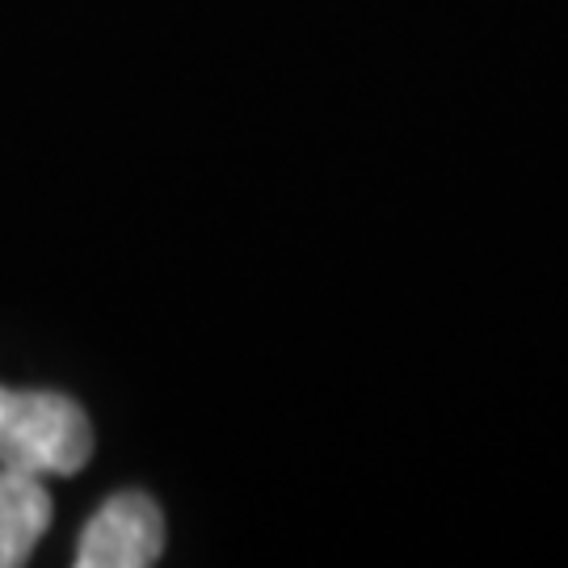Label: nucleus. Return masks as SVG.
I'll use <instances>...</instances> for the list:
<instances>
[{"mask_svg":"<svg viewBox=\"0 0 568 568\" xmlns=\"http://www.w3.org/2000/svg\"><path fill=\"white\" fill-rule=\"evenodd\" d=\"M93 455V426L60 392L0 387V467L26 476H77Z\"/></svg>","mask_w":568,"mask_h":568,"instance_id":"f257e3e1","label":"nucleus"},{"mask_svg":"<svg viewBox=\"0 0 568 568\" xmlns=\"http://www.w3.org/2000/svg\"><path fill=\"white\" fill-rule=\"evenodd\" d=\"M164 551L161 506L148 493H114L81 530V568H148Z\"/></svg>","mask_w":568,"mask_h":568,"instance_id":"f03ea898","label":"nucleus"},{"mask_svg":"<svg viewBox=\"0 0 568 568\" xmlns=\"http://www.w3.org/2000/svg\"><path fill=\"white\" fill-rule=\"evenodd\" d=\"M51 527V493L39 476L0 467V568L26 565Z\"/></svg>","mask_w":568,"mask_h":568,"instance_id":"7ed1b4c3","label":"nucleus"}]
</instances>
